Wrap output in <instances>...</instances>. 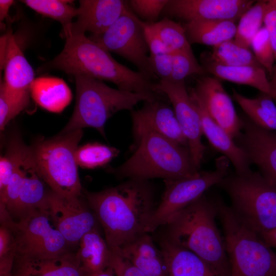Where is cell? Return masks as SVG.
Masks as SVG:
<instances>
[{"instance_id":"1","label":"cell","mask_w":276,"mask_h":276,"mask_svg":"<svg viewBox=\"0 0 276 276\" xmlns=\"http://www.w3.org/2000/svg\"><path fill=\"white\" fill-rule=\"evenodd\" d=\"M88 205L103 227L109 249L118 251L142 234L155 208L147 180L128 179L101 191H83Z\"/></svg>"},{"instance_id":"2","label":"cell","mask_w":276,"mask_h":276,"mask_svg":"<svg viewBox=\"0 0 276 276\" xmlns=\"http://www.w3.org/2000/svg\"><path fill=\"white\" fill-rule=\"evenodd\" d=\"M217 217L214 196L204 193L168 222L166 238L198 256L217 276H231L223 236L215 221Z\"/></svg>"},{"instance_id":"3","label":"cell","mask_w":276,"mask_h":276,"mask_svg":"<svg viewBox=\"0 0 276 276\" xmlns=\"http://www.w3.org/2000/svg\"><path fill=\"white\" fill-rule=\"evenodd\" d=\"M64 38L62 51L41 67L42 70H58L74 76L84 75L109 81L126 91L155 93L152 81L117 61L108 51L84 34H69Z\"/></svg>"},{"instance_id":"4","label":"cell","mask_w":276,"mask_h":276,"mask_svg":"<svg viewBox=\"0 0 276 276\" xmlns=\"http://www.w3.org/2000/svg\"><path fill=\"white\" fill-rule=\"evenodd\" d=\"M136 142L132 155L111 170L120 178L177 179L194 176L200 171L188 147L151 132L143 134Z\"/></svg>"},{"instance_id":"5","label":"cell","mask_w":276,"mask_h":276,"mask_svg":"<svg viewBox=\"0 0 276 276\" xmlns=\"http://www.w3.org/2000/svg\"><path fill=\"white\" fill-rule=\"evenodd\" d=\"M76 101L73 113L60 133L92 127L105 136L107 121L117 112L131 110L139 103L160 99L156 93H137L113 88L103 81L75 76Z\"/></svg>"},{"instance_id":"6","label":"cell","mask_w":276,"mask_h":276,"mask_svg":"<svg viewBox=\"0 0 276 276\" xmlns=\"http://www.w3.org/2000/svg\"><path fill=\"white\" fill-rule=\"evenodd\" d=\"M214 197L231 276H276V252L243 223L220 196Z\"/></svg>"},{"instance_id":"7","label":"cell","mask_w":276,"mask_h":276,"mask_svg":"<svg viewBox=\"0 0 276 276\" xmlns=\"http://www.w3.org/2000/svg\"><path fill=\"white\" fill-rule=\"evenodd\" d=\"M229 198L231 209L259 235L276 228V183L259 172L229 171L216 185Z\"/></svg>"},{"instance_id":"8","label":"cell","mask_w":276,"mask_h":276,"mask_svg":"<svg viewBox=\"0 0 276 276\" xmlns=\"http://www.w3.org/2000/svg\"><path fill=\"white\" fill-rule=\"evenodd\" d=\"M82 129L41 140L30 147L34 167L51 191L70 201L80 200L83 189L79 177L76 152Z\"/></svg>"},{"instance_id":"9","label":"cell","mask_w":276,"mask_h":276,"mask_svg":"<svg viewBox=\"0 0 276 276\" xmlns=\"http://www.w3.org/2000/svg\"><path fill=\"white\" fill-rule=\"evenodd\" d=\"M50 222L45 210H36L18 221L10 219L1 223L11 229L14 238L12 276H24L34 263L69 251L70 246Z\"/></svg>"},{"instance_id":"10","label":"cell","mask_w":276,"mask_h":276,"mask_svg":"<svg viewBox=\"0 0 276 276\" xmlns=\"http://www.w3.org/2000/svg\"><path fill=\"white\" fill-rule=\"evenodd\" d=\"M231 162L222 155L216 159L214 170L199 171L196 175L177 179L164 180L162 200L147 223L145 233H151L167 225L177 213L187 207L229 172Z\"/></svg>"},{"instance_id":"11","label":"cell","mask_w":276,"mask_h":276,"mask_svg":"<svg viewBox=\"0 0 276 276\" xmlns=\"http://www.w3.org/2000/svg\"><path fill=\"white\" fill-rule=\"evenodd\" d=\"M88 38L109 52L130 62L150 80L159 81L150 63L145 22L131 11L128 4L121 16L105 32Z\"/></svg>"},{"instance_id":"12","label":"cell","mask_w":276,"mask_h":276,"mask_svg":"<svg viewBox=\"0 0 276 276\" xmlns=\"http://www.w3.org/2000/svg\"><path fill=\"white\" fill-rule=\"evenodd\" d=\"M152 88L154 92L162 93L169 99L188 141L194 164L199 170L205 147L202 142L203 133L200 117L187 90L185 81L172 82L160 80L154 83Z\"/></svg>"},{"instance_id":"13","label":"cell","mask_w":276,"mask_h":276,"mask_svg":"<svg viewBox=\"0 0 276 276\" xmlns=\"http://www.w3.org/2000/svg\"><path fill=\"white\" fill-rule=\"evenodd\" d=\"M45 211L54 227L70 246L79 244L85 234L98 227L95 214L80 200L70 201L51 191Z\"/></svg>"},{"instance_id":"14","label":"cell","mask_w":276,"mask_h":276,"mask_svg":"<svg viewBox=\"0 0 276 276\" xmlns=\"http://www.w3.org/2000/svg\"><path fill=\"white\" fill-rule=\"evenodd\" d=\"M207 114L234 139L240 132L242 121L232 99L216 78L203 75L189 93Z\"/></svg>"},{"instance_id":"15","label":"cell","mask_w":276,"mask_h":276,"mask_svg":"<svg viewBox=\"0 0 276 276\" xmlns=\"http://www.w3.org/2000/svg\"><path fill=\"white\" fill-rule=\"evenodd\" d=\"M252 0H168L162 14L186 22L209 20L236 22L255 3Z\"/></svg>"},{"instance_id":"16","label":"cell","mask_w":276,"mask_h":276,"mask_svg":"<svg viewBox=\"0 0 276 276\" xmlns=\"http://www.w3.org/2000/svg\"><path fill=\"white\" fill-rule=\"evenodd\" d=\"M241 118L242 126L236 143L259 172L276 183V131L260 127L246 116Z\"/></svg>"},{"instance_id":"17","label":"cell","mask_w":276,"mask_h":276,"mask_svg":"<svg viewBox=\"0 0 276 276\" xmlns=\"http://www.w3.org/2000/svg\"><path fill=\"white\" fill-rule=\"evenodd\" d=\"M131 116L136 140L151 132L189 147L173 108L160 99L144 102L141 108L131 110Z\"/></svg>"},{"instance_id":"18","label":"cell","mask_w":276,"mask_h":276,"mask_svg":"<svg viewBox=\"0 0 276 276\" xmlns=\"http://www.w3.org/2000/svg\"><path fill=\"white\" fill-rule=\"evenodd\" d=\"M127 1L80 0L77 8V19L68 32L63 35L83 34L89 32L98 35L105 32L123 14Z\"/></svg>"},{"instance_id":"19","label":"cell","mask_w":276,"mask_h":276,"mask_svg":"<svg viewBox=\"0 0 276 276\" xmlns=\"http://www.w3.org/2000/svg\"><path fill=\"white\" fill-rule=\"evenodd\" d=\"M5 48L0 54L1 69H4L2 83L10 94L29 98L34 80L33 70L11 32L4 35Z\"/></svg>"},{"instance_id":"20","label":"cell","mask_w":276,"mask_h":276,"mask_svg":"<svg viewBox=\"0 0 276 276\" xmlns=\"http://www.w3.org/2000/svg\"><path fill=\"white\" fill-rule=\"evenodd\" d=\"M192 101L200 117L203 135L211 146L229 160L236 173L244 174L251 171V164L249 158L234 139L218 125L199 104Z\"/></svg>"},{"instance_id":"21","label":"cell","mask_w":276,"mask_h":276,"mask_svg":"<svg viewBox=\"0 0 276 276\" xmlns=\"http://www.w3.org/2000/svg\"><path fill=\"white\" fill-rule=\"evenodd\" d=\"M117 252L146 276H166L168 274L161 251L157 248L148 233L139 236Z\"/></svg>"},{"instance_id":"22","label":"cell","mask_w":276,"mask_h":276,"mask_svg":"<svg viewBox=\"0 0 276 276\" xmlns=\"http://www.w3.org/2000/svg\"><path fill=\"white\" fill-rule=\"evenodd\" d=\"M44 183L34 167L30 153L17 201L10 216L14 221H18L35 211L46 210L49 192Z\"/></svg>"},{"instance_id":"23","label":"cell","mask_w":276,"mask_h":276,"mask_svg":"<svg viewBox=\"0 0 276 276\" xmlns=\"http://www.w3.org/2000/svg\"><path fill=\"white\" fill-rule=\"evenodd\" d=\"M200 61L206 73L228 81L253 87L271 96L269 81L262 66L222 65L211 60L205 52L201 54Z\"/></svg>"},{"instance_id":"24","label":"cell","mask_w":276,"mask_h":276,"mask_svg":"<svg viewBox=\"0 0 276 276\" xmlns=\"http://www.w3.org/2000/svg\"><path fill=\"white\" fill-rule=\"evenodd\" d=\"M160 251L169 274L172 276H217L193 252L179 247L166 238L160 243Z\"/></svg>"},{"instance_id":"25","label":"cell","mask_w":276,"mask_h":276,"mask_svg":"<svg viewBox=\"0 0 276 276\" xmlns=\"http://www.w3.org/2000/svg\"><path fill=\"white\" fill-rule=\"evenodd\" d=\"M30 93L40 107L55 113L61 112L72 99L68 86L64 80L56 77H41L34 79Z\"/></svg>"},{"instance_id":"26","label":"cell","mask_w":276,"mask_h":276,"mask_svg":"<svg viewBox=\"0 0 276 276\" xmlns=\"http://www.w3.org/2000/svg\"><path fill=\"white\" fill-rule=\"evenodd\" d=\"M182 26L190 44L198 43L213 47L233 39L237 31L235 21L229 20L193 21Z\"/></svg>"},{"instance_id":"27","label":"cell","mask_w":276,"mask_h":276,"mask_svg":"<svg viewBox=\"0 0 276 276\" xmlns=\"http://www.w3.org/2000/svg\"><path fill=\"white\" fill-rule=\"evenodd\" d=\"M98 228L92 229L83 236L76 252L82 268L88 275L104 270L109 264L110 250Z\"/></svg>"},{"instance_id":"28","label":"cell","mask_w":276,"mask_h":276,"mask_svg":"<svg viewBox=\"0 0 276 276\" xmlns=\"http://www.w3.org/2000/svg\"><path fill=\"white\" fill-rule=\"evenodd\" d=\"M233 97L256 125L270 131H276V103L271 96L262 93L249 98L233 89Z\"/></svg>"},{"instance_id":"29","label":"cell","mask_w":276,"mask_h":276,"mask_svg":"<svg viewBox=\"0 0 276 276\" xmlns=\"http://www.w3.org/2000/svg\"><path fill=\"white\" fill-rule=\"evenodd\" d=\"M24 276H89L76 253L70 251L54 259L34 263Z\"/></svg>"},{"instance_id":"30","label":"cell","mask_w":276,"mask_h":276,"mask_svg":"<svg viewBox=\"0 0 276 276\" xmlns=\"http://www.w3.org/2000/svg\"><path fill=\"white\" fill-rule=\"evenodd\" d=\"M205 52L211 60L222 65L262 66L249 49L238 45L234 39L213 47L212 52Z\"/></svg>"},{"instance_id":"31","label":"cell","mask_w":276,"mask_h":276,"mask_svg":"<svg viewBox=\"0 0 276 276\" xmlns=\"http://www.w3.org/2000/svg\"><path fill=\"white\" fill-rule=\"evenodd\" d=\"M267 1L254 3L240 17L234 38L238 45L249 49L251 42L262 27Z\"/></svg>"},{"instance_id":"32","label":"cell","mask_w":276,"mask_h":276,"mask_svg":"<svg viewBox=\"0 0 276 276\" xmlns=\"http://www.w3.org/2000/svg\"><path fill=\"white\" fill-rule=\"evenodd\" d=\"M21 2L38 13L55 19L63 27L62 35L68 32L73 17L77 15V8L71 6L72 1L64 0H24Z\"/></svg>"},{"instance_id":"33","label":"cell","mask_w":276,"mask_h":276,"mask_svg":"<svg viewBox=\"0 0 276 276\" xmlns=\"http://www.w3.org/2000/svg\"><path fill=\"white\" fill-rule=\"evenodd\" d=\"M146 24L171 54L191 48L180 24L168 17L154 23Z\"/></svg>"},{"instance_id":"34","label":"cell","mask_w":276,"mask_h":276,"mask_svg":"<svg viewBox=\"0 0 276 276\" xmlns=\"http://www.w3.org/2000/svg\"><path fill=\"white\" fill-rule=\"evenodd\" d=\"M145 24L151 66L159 80L169 81L172 71V54L148 27L146 22Z\"/></svg>"},{"instance_id":"35","label":"cell","mask_w":276,"mask_h":276,"mask_svg":"<svg viewBox=\"0 0 276 276\" xmlns=\"http://www.w3.org/2000/svg\"><path fill=\"white\" fill-rule=\"evenodd\" d=\"M117 148L99 143H87L77 148L76 159L78 166L95 169L106 165L119 153Z\"/></svg>"},{"instance_id":"36","label":"cell","mask_w":276,"mask_h":276,"mask_svg":"<svg viewBox=\"0 0 276 276\" xmlns=\"http://www.w3.org/2000/svg\"><path fill=\"white\" fill-rule=\"evenodd\" d=\"M206 73L195 57L191 48L172 54V71L169 81H182L191 75L202 76Z\"/></svg>"},{"instance_id":"37","label":"cell","mask_w":276,"mask_h":276,"mask_svg":"<svg viewBox=\"0 0 276 276\" xmlns=\"http://www.w3.org/2000/svg\"><path fill=\"white\" fill-rule=\"evenodd\" d=\"M29 98L13 95L8 93L1 82L0 129L3 130L8 122L29 104Z\"/></svg>"},{"instance_id":"38","label":"cell","mask_w":276,"mask_h":276,"mask_svg":"<svg viewBox=\"0 0 276 276\" xmlns=\"http://www.w3.org/2000/svg\"><path fill=\"white\" fill-rule=\"evenodd\" d=\"M251 47L259 63L271 76L275 60L273 49L268 33L263 26L254 38Z\"/></svg>"},{"instance_id":"39","label":"cell","mask_w":276,"mask_h":276,"mask_svg":"<svg viewBox=\"0 0 276 276\" xmlns=\"http://www.w3.org/2000/svg\"><path fill=\"white\" fill-rule=\"evenodd\" d=\"M15 258V242L13 234L7 226L0 227V276L11 275Z\"/></svg>"},{"instance_id":"40","label":"cell","mask_w":276,"mask_h":276,"mask_svg":"<svg viewBox=\"0 0 276 276\" xmlns=\"http://www.w3.org/2000/svg\"><path fill=\"white\" fill-rule=\"evenodd\" d=\"M168 0H129L127 1L131 11L143 21L154 23L167 4Z\"/></svg>"},{"instance_id":"41","label":"cell","mask_w":276,"mask_h":276,"mask_svg":"<svg viewBox=\"0 0 276 276\" xmlns=\"http://www.w3.org/2000/svg\"><path fill=\"white\" fill-rule=\"evenodd\" d=\"M108 267L112 268L115 276H146L130 261L116 251L110 250Z\"/></svg>"},{"instance_id":"42","label":"cell","mask_w":276,"mask_h":276,"mask_svg":"<svg viewBox=\"0 0 276 276\" xmlns=\"http://www.w3.org/2000/svg\"><path fill=\"white\" fill-rule=\"evenodd\" d=\"M263 24L268 33L276 60V5L269 1H267Z\"/></svg>"},{"instance_id":"43","label":"cell","mask_w":276,"mask_h":276,"mask_svg":"<svg viewBox=\"0 0 276 276\" xmlns=\"http://www.w3.org/2000/svg\"><path fill=\"white\" fill-rule=\"evenodd\" d=\"M259 236L268 246L276 248V228Z\"/></svg>"},{"instance_id":"44","label":"cell","mask_w":276,"mask_h":276,"mask_svg":"<svg viewBox=\"0 0 276 276\" xmlns=\"http://www.w3.org/2000/svg\"><path fill=\"white\" fill-rule=\"evenodd\" d=\"M12 0H0V20L3 21L8 15V12L13 4Z\"/></svg>"},{"instance_id":"45","label":"cell","mask_w":276,"mask_h":276,"mask_svg":"<svg viewBox=\"0 0 276 276\" xmlns=\"http://www.w3.org/2000/svg\"><path fill=\"white\" fill-rule=\"evenodd\" d=\"M271 76V80L269 81L271 96L276 100V66H274Z\"/></svg>"},{"instance_id":"46","label":"cell","mask_w":276,"mask_h":276,"mask_svg":"<svg viewBox=\"0 0 276 276\" xmlns=\"http://www.w3.org/2000/svg\"><path fill=\"white\" fill-rule=\"evenodd\" d=\"M90 276H115L114 272L112 268L110 267H108L98 272L95 273Z\"/></svg>"},{"instance_id":"47","label":"cell","mask_w":276,"mask_h":276,"mask_svg":"<svg viewBox=\"0 0 276 276\" xmlns=\"http://www.w3.org/2000/svg\"><path fill=\"white\" fill-rule=\"evenodd\" d=\"M269 1L273 4L276 5V0H270Z\"/></svg>"},{"instance_id":"48","label":"cell","mask_w":276,"mask_h":276,"mask_svg":"<svg viewBox=\"0 0 276 276\" xmlns=\"http://www.w3.org/2000/svg\"><path fill=\"white\" fill-rule=\"evenodd\" d=\"M166 276H172V275H171L170 274L168 273Z\"/></svg>"},{"instance_id":"49","label":"cell","mask_w":276,"mask_h":276,"mask_svg":"<svg viewBox=\"0 0 276 276\" xmlns=\"http://www.w3.org/2000/svg\"><path fill=\"white\" fill-rule=\"evenodd\" d=\"M10 276H12V275H10Z\"/></svg>"},{"instance_id":"50","label":"cell","mask_w":276,"mask_h":276,"mask_svg":"<svg viewBox=\"0 0 276 276\" xmlns=\"http://www.w3.org/2000/svg\"><path fill=\"white\" fill-rule=\"evenodd\" d=\"M89 276H90V275H89Z\"/></svg>"}]
</instances>
